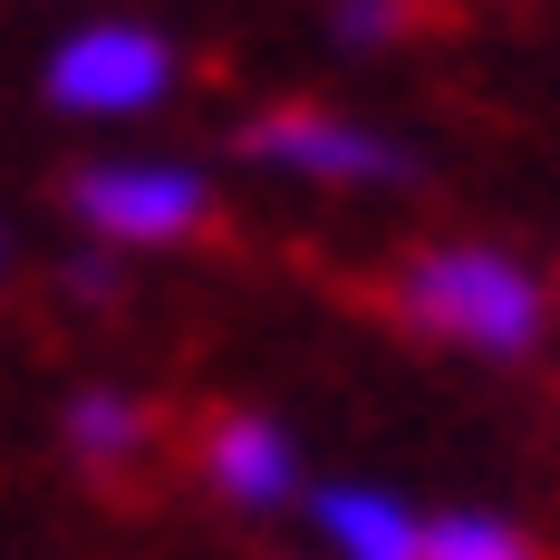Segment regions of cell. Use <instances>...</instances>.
<instances>
[{"label": "cell", "mask_w": 560, "mask_h": 560, "mask_svg": "<svg viewBox=\"0 0 560 560\" xmlns=\"http://www.w3.org/2000/svg\"><path fill=\"white\" fill-rule=\"evenodd\" d=\"M406 20H416V0H329V39L338 49H387Z\"/></svg>", "instance_id": "obj_9"}, {"label": "cell", "mask_w": 560, "mask_h": 560, "mask_svg": "<svg viewBox=\"0 0 560 560\" xmlns=\"http://www.w3.org/2000/svg\"><path fill=\"white\" fill-rule=\"evenodd\" d=\"M425 560H532V541L503 512H425Z\"/></svg>", "instance_id": "obj_8"}, {"label": "cell", "mask_w": 560, "mask_h": 560, "mask_svg": "<svg viewBox=\"0 0 560 560\" xmlns=\"http://www.w3.org/2000/svg\"><path fill=\"white\" fill-rule=\"evenodd\" d=\"M39 88H49L58 116H88V126L145 116V107L174 97V39L145 30V20H88V30H68V39L49 49Z\"/></svg>", "instance_id": "obj_2"}, {"label": "cell", "mask_w": 560, "mask_h": 560, "mask_svg": "<svg viewBox=\"0 0 560 560\" xmlns=\"http://www.w3.org/2000/svg\"><path fill=\"white\" fill-rule=\"evenodd\" d=\"M68 445H78V464H126V454L145 445V406L116 396V387L68 396Z\"/></svg>", "instance_id": "obj_7"}, {"label": "cell", "mask_w": 560, "mask_h": 560, "mask_svg": "<svg viewBox=\"0 0 560 560\" xmlns=\"http://www.w3.org/2000/svg\"><path fill=\"white\" fill-rule=\"evenodd\" d=\"M242 155L271 174H310V184H416V145L387 136V126H358V116H329V107H280V116H252L242 126Z\"/></svg>", "instance_id": "obj_4"}, {"label": "cell", "mask_w": 560, "mask_h": 560, "mask_svg": "<svg viewBox=\"0 0 560 560\" xmlns=\"http://www.w3.org/2000/svg\"><path fill=\"white\" fill-rule=\"evenodd\" d=\"M0 261H10V232H0Z\"/></svg>", "instance_id": "obj_11"}, {"label": "cell", "mask_w": 560, "mask_h": 560, "mask_svg": "<svg viewBox=\"0 0 560 560\" xmlns=\"http://www.w3.org/2000/svg\"><path fill=\"white\" fill-rule=\"evenodd\" d=\"M310 522L329 560H425V512L387 483H310Z\"/></svg>", "instance_id": "obj_5"}, {"label": "cell", "mask_w": 560, "mask_h": 560, "mask_svg": "<svg viewBox=\"0 0 560 560\" xmlns=\"http://www.w3.org/2000/svg\"><path fill=\"white\" fill-rule=\"evenodd\" d=\"M68 290L78 300H116V252H78L68 261Z\"/></svg>", "instance_id": "obj_10"}, {"label": "cell", "mask_w": 560, "mask_h": 560, "mask_svg": "<svg viewBox=\"0 0 560 560\" xmlns=\"http://www.w3.org/2000/svg\"><path fill=\"white\" fill-rule=\"evenodd\" d=\"M68 213L97 232L107 252H155V242L203 232L213 184L194 165H165V155H97V165L68 174Z\"/></svg>", "instance_id": "obj_3"}, {"label": "cell", "mask_w": 560, "mask_h": 560, "mask_svg": "<svg viewBox=\"0 0 560 560\" xmlns=\"http://www.w3.org/2000/svg\"><path fill=\"white\" fill-rule=\"evenodd\" d=\"M396 310H406V329L445 338V348L522 358V348H541L551 290L532 280V261H512L493 242H435L396 271Z\"/></svg>", "instance_id": "obj_1"}, {"label": "cell", "mask_w": 560, "mask_h": 560, "mask_svg": "<svg viewBox=\"0 0 560 560\" xmlns=\"http://www.w3.org/2000/svg\"><path fill=\"white\" fill-rule=\"evenodd\" d=\"M203 474H213V493L242 512H280L300 493V445L280 435L271 416H223L213 435H203Z\"/></svg>", "instance_id": "obj_6"}]
</instances>
